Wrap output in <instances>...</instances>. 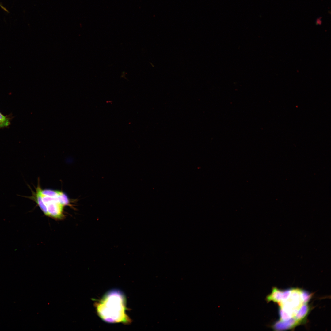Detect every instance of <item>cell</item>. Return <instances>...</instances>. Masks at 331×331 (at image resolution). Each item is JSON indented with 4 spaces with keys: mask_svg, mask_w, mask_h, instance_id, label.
<instances>
[{
    "mask_svg": "<svg viewBox=\"0 0 331 331\" xmlns=\"http://www.w3.org/2000/svg\"><path fill=\"white\" fill-rule=\"evenodd\" d=\"M126 299L120 290L112 289L107 292L95 303L98 316L107 323L130 324L131 321L126 313Z\"/></svg>",
    "mask_w": 331,
    "mask_h": 331,
    "instance_id": "1",
    "label": "cell"
},
{
    "mask_svg": "<svg viewBox=\"0 0 331 331\" xmlns=\"http://www.w3.org/2000/svg\"><path fill=\"white\" fill-rule=\"evenodd\" d=\"M32 195L17 196L29 199L35 202L45 215L56 220L63 219L65 217L64 208L71 205L68 196L63 192L50 189L37 188L36 192L31 189Z\"/></svg>",
    "mask_w": 331,
    "mask_h": 331,
    "instance_id": "2",
    "label": "cell"
},
{
    "mask_svg": "<svg viewBox=\"0 0 331 331\" xmlns=\"http://www.w3.org/2000/svg\"><path fill=\"white\" fill-rule=\"evenodd\" d=\"M301 322L295 318H290L287 321L280 320L276 322L272 326L275 330L281 331L292 329Z\"/></svg>",
    "mask_w": 331,
    "mask_h": 331,
    "instance_id": "3",
    "label": "cell"
},
{
    "mask_svg": "<svg viewBox=\"0 0 331 331\" xmlns=\"http://www.w3.org/2000/svg\"><path fill=\"white\" fill-rule=\"evenodd\" d=\"M283 291L276 287H273L271 293L266 297V300L267 302L272 301L280 304L281 302L283 297Z\"/></svg>",
    "mask_w": 331,
    "mask_h": 331,
    "instance_id": "4",
    "label": "cell"
},
{
    "mask_svg": "<svg viewBox=\"0 0 331 331\" xmlns=\"http://www.w3.org/2000/svg\"><path fill=\"white\" fill-rule=\"evenodd\" d=\"M310 310L309 306L307 303H304L298 310L294 317L298 321L302 322L308 314Z\"/></svg>",
    "mask_w": 331,
    "mask_h": 331,
    "instance_id": "5",
    "label": "cell"
},
{
    "mask_svg": "<svg viewBox=\"0 0 331 331\" xmlns=\"http://www.w3.org/2000/svg\"><path fill=\"white\" fill-rule=\"evenodd\" d=\"M10 124V118L5 116L0 112V129L7 127Z\"/></svg>",
    "mask_w": 331,
    "mask_h": 331,
    "instance_id": "6",
    "label": "cell"
},
{
    "mask_svg": "<svg viewBox=\"0 0 331 331\" xmlns=\"http://www.w3.org/2000/svg\"><path fill=\"white\" fill-rule=\"evenodd\" d=\"M279 312L280 316V320L287 321L292 318L289 314L280 307L279 309Z\"/></svg>",
    "mask_w": 331,
    "mask_h": 331,
    "instance_id": "7",
    "label": "cell"
},
{
    "mask_svg": "<svg viewBox=\"0 0 331 331\" xmlns=\"http://www.w3.org/2000/svg\"><path fill=\"white\" fill-rule=\"evenodd\" d=\"M312 295L308 292L302 290L301 297L303 303H307L310 299Z\"/></svg>",
    "mask_w": 331,
    "mask_h": 331,
    "instance_id": "8",
    "label": "cell"
},
{
    "mask_svg": "<svg viewBox=\"0 0 331 331\" xmlns=\"http://www.w3.org/2000/svg\"><path fill=\"white\" fill-rule=\"evenodd\" d=\"M291 290L292 289H290L283 291L282 300L281 303H281L284 302L288 299L291 295Z\"/></svg>",
    "mask_w": 331,
    "mask_h": 331,
    "instance_id": "9",
    "label": "cell"
},
{
    "mask_svg": "<svg viewBox=\"0 0 331 331\" xmlns=\"http://www.w3.org/2000/svg\"><path fill=\"white\" fill-rule=\"evenodd\" d=\"M0 7H1V8L2 9H3L5 11L7 12H8V10L5 7H4L3 6H2L0 3Z\"/></svg>",
    "mask_w": 331,
    "mask_h": 331,
    "instance_id": "10",
    "label": "cell"
}]
</instances>
